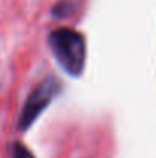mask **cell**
Wrapping results in <instances>:
<instances>
[{
	"label": "cell",
	"mask_w": 156,
	"mask_h": 158,
	"mask_svg": "<svg viewBox=\"0 0 156 158\" xmlns=\"http://www.w3.org/2000/svg\"><path fill=\"white\" fill-rule=\"evenodd\" d=\"M48 45L60 68L70 77H80L86 66V39L72 28H57L48 35Z\"/></svg>",
	"instance_id": "1"
},
{
	"label": "cell",
	"mask_w": 156,
	"mask_h": 158,
	"mask_svg": "<svg viewBox=\"0 0 156 158\" xmlns=\"http://www.w3.org/2000/svg\"><path fill=\"white\" fill-rule=\"evenodd\" d=\"M61 89L63 86L55 75L43 78L34 88V91L29 94V97L23 105V109L18 117V129L22 132H26L45 112V109L51 105L52 100L61 92Z\"/></svg>",
	"instance_id": "2"
},
{
	"label": "cell",
	"mask_w": 156,
	"mask_h": 158,
	"mask_svg": "<svg viewBox=\"0 0 156 158\" xmlns=\"http://www.w3.org/2000/svg\"><path fill=\"white\" fill-rule=\"evenodd\" d=\"M11 158H35L32 152L22 143H14L11 146Z\"/></svg>",
	"instance_id": "3"
},
{
	"label": "cell",
	"mask_w": 156,
	"mask_h": 158,
	"mask_svg": "<svg viewBox=\"0 0 156 158\" xmlns=\"http://www.w3.org/2000/svg\"><path fill=\"white\" fill-rule=\"evenodd\" d=\"M70 12H72V5H70L69 2H60V3L55 5L54 9H52V15L57 17V19L67 17Z\"/></svg>",
	"instance_id": "4"
}]
</instances>
